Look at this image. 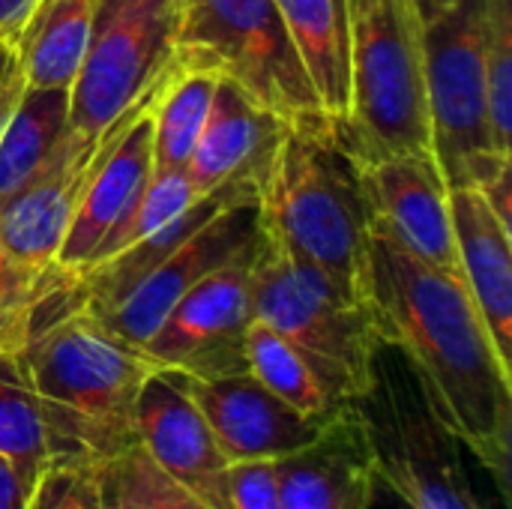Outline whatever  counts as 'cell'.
Returning a JSON list of instances; mask_svg holds the SVG:
<instances>
[{
    "label": "cell",
    "mask_w": 512,
    "mask_h": 509,
    "mask_svg": "<svg viewBox=\"0 0 512 509\" xmlns=\"http://www.w3.org/2000/svg\"><path fill=\"white\" fill-rule=\"evenodd\" d=\"M285 129L288 123L282 117L252 102L234 81L222 78L204 132L186 162L195 192L207 195L225 183H255L261 189Z\"/></svg>",
    "instance_id": "17"
},
{
    "label": "cell",
    "mask_w": 512,
    "mask_h": 509,
    "mask_svg": "<svg viewBox=\"0 0 512 509\" xmlns=\"http://www.w3.org/2000/svg\"><path fill=\"white\" fill-rule=\"evenodd\" d=\"M96 0H39L27 18L15 54L27 87L69 90L93 27Z\"/></svg>",
    "instance_id": "22"
},
{
    "label": "cell",
    "mask_w": 512,
    "mask_h": 509,
    "mask_svg": "<svg viewBox=\"0 0 512 509\" xmlns=\"http://www.w3.org/2000/svg\"><path fill=\"white\" fill-rule=\"evenodd\" d=\"M483 42L486 0H459L423 30L432 153L450 189H480L512 165L489 126Z\"/></svg>",
    "instance_id": "7"
},
{
    "label": "cell",
    "mask_w": 512,
    "mask_h": 509,
    "mask_svg": "<svg viewBox=\"0 0 512 509\" xmlns=\"http://www.w3.org/2000/svg\"><path fill=\"white\" fill-rule=\"evenodd\" d=\"M372 222L387 228L420 261L459 276L450 186L435 153H393L360 162Z\"/></svg>",
    "instance_id": "14"
},
{
    "label": "cell",
    "mask_w": 512,
    "mask_h": 509,
    "mask_svg": "<svg viewBox=\"0 0 512 509\" xmlns=\"http://www.w3.org/2000/svg\"><path fill=\"white\" fill-rule=\"evenodd\" d=\"M0 459L27 495L48 465L42 405L21 354H0Z\"/></svg>",
    "instance_id": "25"
},
{
    "label": "cell",
    "mask_w": 512,
    "mask_h": 509,
    "mask_svg": "<svg viewBox=\"0 0 512 509\" xmlns=\"http://www.w3.org/2000/svg\"><path fill=\"white\" fill-rule=\"evenodd\" d=\"M258 246L195 282L174 303L144 345L162 369H174L198 381L249 372L246 333L255 321L252 261Z\"/></svg>",
    "instance_id": "11"
},
{
    "label": "cell",
    "mask_w": 512,
    "mask_h": 509,
    "mask_svg": "<svg viewBox=\"0 0 512 509\" xmlns=\"http://www.w3.org/2000/svg\"><path fill=\"white\" fill-rule=\"evenodd\" d=\"M111 509H210L177 486L138 444L105 462Z\"/></svg>",
    "instance_id": "28"
},
{
    "label": "cell",
    "mask_w": 512,
    "mask_h": 509,
    "mask_svg": "<svg viewBox=\"0 0 512 509\" xmlns=\"http://www.w3.org/2000/svg\"><path fill=\"white\" fill-rule=\"evenodd\" d=\"M228 483L234 509H279V474L273 459L234 462Z\"/></svg>",
    "instance_id": "31"
},
{
    "label": "cell",
    "mask_w": 512,
    "mask_h": 509,
    "mask_svg": "<svg viewBox=\"0 0 512 509\" xmlns=\"http://www.w3.org/2000/svg\"><path fill=\"white\" fill-rule=\"evenodd\" d=\"M252 312L303 354L336 405L372 390L384 342L369 303L267 237L252 261Z\"/></svg>",
    "instance_id": "5"
},
{
    "label": "cell",
    "mask_w": 512,
    "mask_h": 509,
    "mask_svg": "<svg viewBox=\"0 0 512 509\" xmlns=\"http://www.w3.org/2000/svg\"><path fill=\"white\" fill-rule=\"evenodd\" d=\"M483 63L492 138L512 153V0H486Z\"/></svg>",
    "instance_id": "29"
},
{
    "label": "cell",
    "mask_w": 512,
    "mask_h": 509,
    "mask_svg": "<svg viewBox=\"0 0 512 509\" xmlns=\"http://www.w3.org/2000/svg\"><path fill=\"white\" fill-rule=\"evenodd\" d=\"M174 69H177V54L171 66L99 135H84L72 126L66 129L48 168L24 192H18L9 204L0 207V249L36 267L57 264L60 243L69 231V222L81 204L90 177L99 171L117 138L159 99Z\"/></svg>",
    "instance_id": "10"
},
{
    "label": "cell",
    "mask_w": 512,
    "mask_h": 509,
    "mask_svg": "<svg viewBox=\"0 0 512 509\" xmlns=\"http://www.w3.org/2000/svg\"><path fill=\"white\" fill-rule=\"evenodd\" d=\"M66 129L69 90L24 87L0 132V207L48 168Z\"/></svg>",
    "instance_id": "21"
},
{
    "label": "cell",
    "mask_w": 512,
    "mask_h": 509,
    "mask_svg": "<svg viewBox=\"0 0 512 509\" xmlns=\"http://www.w3.org/2000/svg\"><path fill=\"white\" fill-rule=\"evenodd\" d=\"M81 306L78 276L60 264L36 267L0 249V354H18L45 324Z\"/></svg>",
    "instance_id": "23"
},
{
    "label": "cell",
    "mask_w": 512,
    "mask_h": 509,
    "mask_svg": "<svg viewBox=\"0 0 512 509\" xmlns=\"http://www.w3.org/2000/svg\"><path fill=\"white\" fill-rule=\"evenodd\" d=\"M135 441L201 504L234 509L228 483L231 462L195 405L186 375L174 369H156L147 375L135 402Z\"/></svg>",
    "instance_id": "13"
},
{
    "label": "cell",
    "mask_w": 512,
    "mask_h": 509,
    "mask_svg": "<svg viewBox=\"0 0 512 509\" xmlns=\"http://www.w3.org/2000/svg\"><path fill=\"white\" fill-rule=\"evenodd\" d=\"M195 405L201 408L216 444L225 459L252 462V459H282L318 438L330 417H309L279 396H273L249 372L225 378H186Z\"/></svg>",
    "instance_id": "15"
},
{
    "label": "cell",
    "mask_w": 512,
    "mask_h": 509,
    "mask_svg": "<svg viewBox=\"0 0 512 509\" xmlns=\"http://www.w3.org/2000/svg\"><path fill=\"white\" fill-rule=\"evenodd\" d=\"M18 72V54L12 45L0 42V90L6 87V81Z\"/></svg>",
    "instance_id": "36"
},
{
    "label": "cell",
    "mask_w": 512,
    "mask_h": 509,
    "mask_svg": "<svg viewBox=\"0 0 512 509\" xmlns=\"http://www.w3.org/2000/svg\"><path fill=\"white\" fill-rule=\"evenodd\" d=\"M285 27L306 66L321 111L333 123L348 120L351 39L345 0H276Z\"/></svg>",
    "instance_id": "20"
},
{
    "label": "cell",
    "mask_w": 512,
    "mask_h": 509,
    "mask_svg": "<svg viewBox=\"0 0 512 509\" xmlns=\"http://www.w3.org/2000/svg\"><path fill=\"white\" fill-rule=\"evenodd\" d=\"M351 39V105L339 123L348 150L366 162L432 153L426 48L417 0H345Z\"/></svg>",
    "instance_id": "4"
},
{
    "label": "cell",
    "mask_w": 512,
    "mask_h": 509,
    "mask_svg": "<svg viewBox=\"0 0 512 509\" xmlns=\"http://www.w3.org/2000/svg\"><path fill=\"white\" fill-rule=\"evenodd\" d=\"M279 509H372L375 465L363 420L342 405L315 441L276 459Z\"/></svg>",
    "instance_id": "16"
},
{
    "label": "cell",
    "mask_w": 512,
    "mask_h": 509,
    "mask_svg": "<svg viewBox=\"0 0 512 509\" xmlns=\"http://www.w3.org/2000/svg\"><path fill=\"white\" fill-rule=\"evenodd\" d=\"M261 237L264 231H261L258 198L237 201L222 213H216L210 222H204L153 270H147L117 303H111L105 312L93 318H99L123 342L144 348L150 336L159 330V324L165 321V315L174 309V303L195 282L225 267L228 261L252 252L261 243Z\"/></svg>",
    "instance_id": "12"
},
{
    "label": "cell",
    "mask_w": 512,
    "mask_h": 509,
    "mask_svg": "<svg viewBox=\"0 0 512 509\" xmlns=\"http://www.w3.org/2000/svg\"><path fill=\"white\" fill-rule=\"evenodd\" d=\"M0 509H27V492L3 459H0Z\"/></svg>",
    "instance_id": "34"
},
{
    "label": "cell",
    "mask_w": 512,
    "mask_h": 509,
    "mask_svg": "<svg viewBox=\"0 0 512 509\" xmlns=\"http://www.w3.org/2000/svg\"><path fill=\"white\" fill-rule=\"evenodd\" d=\"M366 300L381 342L408 363L441 423L507 492L512 366L465 282L420 261L372 222Z\"/></svg>",
    "instance_id": "1"
},
{
    "label": "cell",
    "mask_w": 512,
    "mask_h": 509,
    "mask_svg": "<svg viewBox=\"0 0 512 509\" xmlns=\"http://www.w3.org/2000/svg\"><path fill=\"white\" fill-rule=\"evenodd\" d=\"M42 405L48 462H111L135 447V402L150 372L144 348L123 342L84 306L45 324L21 351Z\"/></svg>",
    "instance_id": "2"
},
{
    "label": "cell",
    "mask_w": 512,
    "mask_h": 509,
    "mask_svg": "<svg viewBox=\"0 0 512 509\" xmlns=\"http://www.w3.org/2000/svg\"><path fill=\"white\" fill-rule=\"evenodd\" d=\"M477 192L486 198V204L492 207V213H495V216H498L504 225H510V219H512V165L510 168H504L501 174H495V177H492L486 186H480Z\"/></svg>",
    "instance_id": "33"
},
{
    "label": "cell",
    "mask_w": 512,
    "mask_h": 509,
    "mask_svg": "<svg viewBox=\"0 0 512 509\" xmlns=\"http://www.w3.org/2000/svg\"><path fill=\"white\" fill-rule=\"evenodd\" d=\"M258 213L270 243L369 303L372 210L360 159L342 141L339 123H288L261 180Z\"/></svg>",
    "instance_id": "3"
},
{
    "label": "cell",
    "mask_w": 512,
    "mask_h": 509,
    "mask_svg": "<svg viewBox=\"0 0 512 509\" xmlns=\"http://www.w3.org/2000/svg\"><path fill=\"white\" fill-rule=\"evenodd\" d=\"M459 0H417V6H420V15H423V21H432V18H438L441 12H447V9H453Z\"/></svg>",
    "instance_id": "37"
},
{
    "label": "cell",
    "mask_w": 512,
    "mask_h": 509,
    "mask_svg": "<svg viewBox=\"0 0 512 509\" xmlns=\"http://www.w3.org/2000/svg\"><path fill=\"white\" fill-rule=\"evenodd\" d=\"M39 0H0V42L12 45L18 42L27 18L33 15Z\"/></svg>",
    "instance_id": "32"
},
{
    "label": "cell",
    "mask_w": 512,
    "mask_h": 509,
    "mask_svg": "<svg viewBox=\"0 0 512 509\" xmlns=\"http://www.w3.org/2000/svg\"><path fill=\"white\" fill-rule=\"evenodd\" d=\"M177 54L216 69L291 126L330 120L276 0H177Z\"/></svg>",
    "instance_id": "6"
},
{
    "label": "cell",
    "mask_w": 512,
    "mask_h": 509,
    "mask_svg": "<svg viewBox=\"0 0 512 509\" xmlns=\"http://www.w3.org/2000/svg\"><path fill=\"white\" fill-rule=\"evenodd\" d=\"M24 75H21V69L6 81V87L0 90V132H3V126H6V120H9V114H12V108H15V102H18V96L24 93Z\"/></svg>",
    "instance_id": "35"
},
{
    "label": "cell",
    "mask_w": 512,
    "mask_h": 509,
    "mask_svg": "<svg viewBox=\"0 0 512 509\" xmlns=\"http://www.w3.org/2000/svg\"><path fill=\"white\" fill-rule=\"evenodd\" d=\"M27 509H111L105 462L51 459L27 495Z\"/></svg>",
    "instance_id": "30"
},
{
    "label": "cell",
    "mask_w": 512,
    "mask_h": 509,
    "mask_svg": "<svg viewBox=\"0 0 512 509\" xmlns=\"http://www.w3.org/2000/svg\"><path fill=\"white\" fill-rule=\"evenodd\" d=\"M195 198H201L186 174V168L177 171H162L150 177V183L141 189V195L129 204V210L117 219V225L102 237V243L96 246L93 258L81 267L90 270L114 255H120L123 249L147 240L150 234H156L159 228H165L168 222H174ZM78 270V273H81Z\"/></svg>",
    "instance_id": "27"
},
{
    "label": "cell",
    "mask_w": 512,
    "mask_h": 509,
    "mask_svg": "<svg viewBox=\"0 0 512 509\" xmlns=\"http://www.w3.org/2000/svg\"><path fill=\"white\" fill-rule=\"evenodd\" d=\"M156 105H159V99L117 138V144L108 150L99 171L90 177V183L81 195V204L69 222V231L60 243V252H57L60 267L78 273L93 258L102 237L117 225V219L129 210V204L150 183V177H153V111H156Z\"/></svg>",
    "instance_id": "19"
},
{
    "label": "cell",
    "mask_w": 512,
    "mask_h": 509,
    "mask_svg": "<svg viewBox=\"0 0 512 509\" xmlns=\"http://www.w3.org/2000/svg\"><path fill=\"white\" fill-rule=\"evenodd\" d=\"M372 450L375 477L408 509H480L462 465V444L432 411L402 360L390 369L384 348L372 390L354 402Z\"/></svg>",
    "instance_id": "8"
},
{
    "label": "cell",
    "mask_w": 512,
    "mask_h": 509,
    "mask_svg": "<svg viewBox=\"0 0 512 509\" xmlns=\"http://www.w3.org/2000/svg\"><path fill=\"white\" fill-rule=\"evenodd\" d=\"M222 75L210 66L189 63L177 54V72L171 75L159 105L153 111V171L186 168L204 123L213 108V96Z\"/></svg>",
    "instance_id": "24"
},
{
    "label": "cell",
    "mask_w": 512,
    "mask_h": 509,
    "mask_svg": "<svg viewBox=\"0 0 512 509\" xmlns=\"http://www.w3.org/2000/svg\"><path fill=\"white\" fill-rule=\"evenodd\" d=\"M450 216L462 282L498 354L512 366V228L471 186L450 189Z\"/></svg>",
    "instance_id": "18"
},
{
    "label": "cell",
    "mask_w": 512,
    "mask_h": 509,
    "mask_svg": "<svg viewBox=\"0 0 512 509\" xmlns=\"http://www.w3.org/2000/svg\"><path fill=\"white\" fill-rule=\"evenodd\" d=\"M246 366L249 375L258 378L273 396H279L282 402H288L291 408L309 417H330L333 411L342 408L324 390V384L303 360V354L258 318L249 324L246 333Z\"/></svg>",
    "instance_id": "26"
},
{
    "label": "cell",
    "mask_w": 512,
    "mask_h": 509,
    "mask_svg": "<svg viewBox=\"0 0 512 509\" xmlns=\"http://www.w3.org/2000/svg\"><path fill=\"white\" fill-rule=\"evenodd\" d=\"M177 54V0H96L81 69L69 87V126L99 135Z\"/></svg>",
    "instance_id": "9"
}]
</instances>
